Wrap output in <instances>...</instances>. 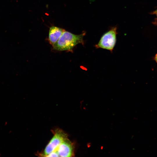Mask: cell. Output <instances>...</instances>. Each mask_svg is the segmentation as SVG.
I'll list each match as a JSON object with an SVG mask.
<instances>
[{"instance_id":"6da1fadb","label":"cell","mask_w":157,"mask_h":157,"mask_svg":"<svg viewBox=\"0 0 157 157\" xmlns=\"http://www.w3.org/2000/svg\"><path fill=\"white\" fill-rule=\"evenodd\" d=\"M85 34L83 32L79 35H75L65 31L53 46V49L59 51H71L76 45L83 44V38Z\"/></svg>"},{"instance_id":"7a4b0ae2","label":"cell","mask_w":157,"mask_h":157,"mask_svg":"<svg viewBox=\"0 0 157 157\" xmlns=\"http://www.w3.org/2000/svg\"><path fill=\"white\" fill-rule=\"evenodd\" d=\"M117 27H112L102 36L98 43L95 45L96 48H101L112 52L116 42Z\"/></svg>"},{"instance_id":"3957f363","label":"cell","mask_w":157,"mask_h":157,"mask_svg":"<svg viewBox=\"0 0 157 157\" xmlns=\"http://www.w3.org/2000/svg\"><path fill=\"white\" fill-rule=\"evenodd\" d=\"M67 139L66 135L63 131H56L46 147L44 151V155L46 156L51 153L56 151L61 143Z\"/></svg>"},{"instance_id":"277c9868","label":"cell","mask_w":157,"mask_h":157,"mask_svg":"<svg viewBox=\"0 0 157 157\" xmlns=\"http://www.w3.org/2000/svg\"><path fill=\"white\" fill-rule=\"evenodd\" d=\"M56 151L59 156H71L73 153L72 144L67 139L61 143Z\"/></svg>"},{"instance_id":"5b68a950","label":"cell","mask_w":157,"mask_h":157,"mask_svg":"<svg viewBox=\"0 0 157 157\" xmlns=\"http://www.w3.org/2000/svg\"><path fill=\"white\" fill-rule=\"evenodd\" d=\"M65 31L63 28L55 26L50 27L48 39L49 43L52 46L57 42Z\"/></svg>"},{"instance_id":"8992f818","label":"cell","mask_w":157,"mask_h":157,"mask_svg":"<svg viewBox=\"0 0 157 157\" xmlns=\"http://www.w3.org/2000/svg\"><path fill=\"white\" fill-rule=\"evenodd\" d=\"M48 157L52 156H59V155L56 151H53L49 154L46 156Z\"/></svg>"},{"instance_id":"52a82bcc","label":"cell","mask_w":157,"mask_h":157,"mask_svg":"<svg viewBox=\"0 0 157 157\" xmlns=\"http://www.w3.org/2000/svg\"><path fill=\"white\" fill-rule=\"evenodd\" d=\"M155 59L156 60V61L157 62V54H156V57L155 58Z\"/></svg>"},{"instance_id":"ba28073f","label":"cell","mask_w":157,"mask_h":157,"mask_svg":"<svg viewBox=\"0 0 157 157\" xmlns=\"http://www.w3.org/2000/svg\"><path fill=\"white\" fill-rule=\"evenodd\" d=\"M156 16H157V10L156 11Z\"/></svg>"}]
</instances>
